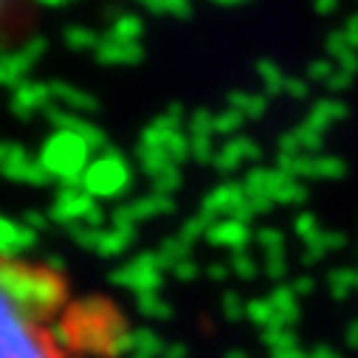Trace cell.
Listing matches in <instances>:
<instances>
[{
  "label": "cell",
  "mask_w": 358,
  "mask_h": 358,
  "mask_svg": "<svg viewBox=\"0 0 358 358\" xmlns=\"http://www.w3.org/2000/svg\"><path fill=\"white\" fill-rule=\"evenodd\" d=\"M62 302H65V282L59 274H51L43 265L6 259V265H3V305L45 324V319Z\"/></svg>",
  "instance_id": "1"
},
{
  "label": "cell",
  "mask_w": 358,
  "mask_h": 358,
  "mask_svg": "<svg viewBox=\"0 0 358 358\" xmlns=\"http://www.w3.org/2000/svg\"><path fill=\"white\" fill-rule=\"evenodd\" d=\"M68 322V338L65 347H79V350H91L99 355H116L127 344L122 336V324L113 322V310L102 302H85L76 305Z\"/></svg>",
  "instance_id": "2"
},
{
  "label": "cell",
  "mask_w": 358,
  "mask_h": 358,
  "mask_svg": "<svg viewBox=\"0 0 358 358\" xmlns=\"http://www.w3.org/2000/svg\"><path fill=\"white\" fill-rule=\"evenodd\" d=\"M3 358H65V347L43 322L3 305Z\"/></svg>",
  "instance_id": "3"
},
{
  "label": "cell",
  "mask_w": 358,
  "mask_h": 358,
  "mask_svg": "<svg viewBox=\"0 0 358 358\" xmlns=\"http://www.w3.org/2000/svg\"><path fill=\"white\" fill-rule=\"evenodd\" d=\"M85 155H87V141L71 130H62L45 150L43 166L48 175H59L65 181H76L79 172L85 169Z\"/></svg>",
  "instance_id": "4"
},
{
  "label": "cell",
  "mask_w": 358,
  "mask_h": 358,
  "mask_svg": "<svg viewBox=\"0 0 358 358\" xmlns=\"http://www.w3.org/2000/svg\"><path fill=\"white\" fill-rule=\"evenodd\" d=\"M127 184V166L122 158H102L85 169V189L91 195H113Z\"/></svg>",
  "instance_id": "5"
},
{
  "label": "cell",
  "mask_w": 358,
  "mask_h": 358,
  "mask_svg": "<svg viewBox=\"0 0 358 358\" xmlns=\"http://www.w3.org/2000/svg\"><path fill=\"white\" fill-rule=\"evenodd\" d=\"M119 285L136 291V294H152L161 282V274H158V259L155 257H141V259H133L130 265H124L122 271H116L113 277Z\"/></svg>",
  "instance_id": "6"
},
{
  "label": "cell",
  "mask_w": 358,
  "mask_h": 358,
  "mask_svg": "<svg viewBox=\"0 0 358 358\" xmlns=\"http://www.w3.org/2000/svg\"><path fill=\"white\" fill-rule=\"evenodd\" d=\"M245 237H248V229H245V223L237 220V217H229V220L212 226V231H209V240H212V243L229 245V248H240V245L245 243Z\"/></svg>",
  "instance_id": "7"
},
{
  "label": "cell",
  "mask_w": 358,
  "mask_h": 358,
  "mask_svg": "<svg viewBox=\"0 0 358 358\" xmlns=\"http://www.w3.org/2000/svg\"><path fill=\"white\" fill-rule=\"evenodd\" d=\"M31 243H34V231L29 226L15 223V220L3 223V251H6V259H15V254L26 251Z\"/></svg>",
  "instance_id": "8"
},
{
  "label": "cell",
  "mask_w": 358,
  "mask_h": 358,
  "mask_svg": "<svg viewBox=\"0 0 358 358\" xmlns=\"http://www.w3.org/2000/svg\"><path fill=\"white\" fill-rule=\"evenodd\" d=\"M96 54H99L102 62H133V59H138V48H136V43L116 40V37H110L108 43H102Z\"/></svg>",
  "instance_id": "9"
},
{
  "label": "cell",
  "mask_w": 358,
  "mask_h": 358,
  "mask_svg": "<svg viewBox=\"0 0 358 358\" xmlns=\"http://www.w3.org/2000/svg\"><path fill=\"white\" fill-rule=\"evenodd\" d=\"M245 158H257V147L254 144H248V141H243V138H237V141H229L220 152H217V164L220 166H237V164H243Z\"/></svg>",
  "instance_id": "10"
},
{
  "label": "cell",
  "mask_w": 358,
  "mask_h": 358,
  "mask_svg": "<svg viewBox=\"0 0 358 358\" xmlns=\"http://www.w3.org/2000/svg\"><path fill=\"white\" fill-rule=\"evenodd\" d=\"M45 99H48V87H43V85H26V87H20L17 96H15V110L20 116H29Z\"/></svg>",
  "instance_id": "11"
},
{
  "label": "cell",
  "mask_w": 358,
  "mask_h": 358,
  "mask_svg": "<svg viewBox=\"0 0 358 358\" xmlns=\"http://www.w3.org/2000/svg\"><path fill=\"white\" fill-rule=\"evenodd\" d=\"M338 116H344V108H341L338 102H319V105L313 108V113H310V122H308V124H313L316 130H322L324 124L336 122Z\"/></svg>",
  "instance_id": "12"
},
{
  "label": "cell",
  "mask_w": 358,
  "mask_h": 358,
  "mask_svg": "<svg viewBox=\"0 0 358 358\" xmlns=\"http://www.w3.org/2000/svg\"><path fill=\"white\" fill-rule=\"evenodd\" d=\"M352 285H358V274H352V271H336V274H330V288H333L336 296H347V291Z\"/></svg>",
  "instance_id": "13"
},
{
  "label": "cell",
  "mask_w": 358,
  "mask_h": 358,
  "mask_svg": "<svg viewBox=\"0 0 358 358\" xmlns=\"http://www.w3.org/2000/svg\"><path fill=\"white\" fill-rule=\"evenodd\" d=\"M136 34H138V20H136V17H130V15H124V17H119V20H116V26H113V34H110V37L133 43V37H136Z\"/></svg>",
  "instance_id": "14"
},
{
  "label": "cell",
  "mask_w": 358,
  "mask_h": 358,
  "mask_svg": "<svg viewBox=\"0 0 358 358\" xmlns=\"http://www.w3.org/2000/svg\"><path fill=\"white\" fill-rule=\"evenodd\" d=\"M130 347H136V352H147V350H158L161 338L152 336L150 330H138L136 336H130Z\"/></svg>",
  "instance_id": "15"
},
{
  "label": "cell",
  "mask_w": 358,
  "mask_h": 358,
  "mask_svg": "<svg viewBox=\"0 0 358 358\" xmlns=\"http://www.w3.org/2000/svg\"><path fill=\"white\" fill-rule=\"evenodd\" d=\"M141 310H144L147 316H152V319H158V316H169V308H166L161 299H155L152 294H144V296H141Z\"/></svg>",
  "instance_id": "16"
},
{
  "label": "cell",
  "mask_w": 358,
  "mask_h": 358,
  "mask_svg": "<svg viewBox=\"0 0 358 358\" xmlns=\"http://www.w3.org/2000/svg\"><path fill=\"white\" fill-rule=\"evenodd\" d=\"M259 71H262V79H265L268 85H274V91H280V87H282V76H280L277 65H268V62H259Z\"/></svg>",
  "instance_id": "17"
},
{
  "label": "cell",
  "mask_w": 358,
  "mask_h": 358,
  "mask_svg": "<svg viewBox=\"0 0 358 358\" xmlns=\"http://www.w3.org/2000/svg\"><path fill=\"white\" fill-rule=\"evenodd\" d=\"M71 45H82V48H87V45H94V37H91V31H82V29H76V31H71L68 37H65Z\"/></svg>",
  "instance_id": "18"
},
{
  "label": "cell",
  "mask_w": 358,
  "mask_h": 358,
  "mask_svg": "<svg viewBox=\"0 0 358 358\" xmlns=\"http://www.w3.org/2000/svg\"><path fill=\"white\" fill-rule=\"evenodd\" d=\"M234 268H237V274H240V277L251 280V274H254V262H251V259H245V254H237Z\"/></svg>",
  "instance_id": "19"
},
{
  "label": "cell",
  "mask_w": 358,
  "mask_h": 358,
  "mask_svg": "<svg viewBox=\"0 0 358 358\" xmlns=\"http://www.w3.org/2000/svg\"><path fill=\"white\" fill-rule=\"evenodd\" d=\"M189 6V0H161V9H172V12H181Z\"/></svg>",
  "instance_id": "20"
},
{
  "label": "cell",
  "mask_w": 358,
  "mask_h": 358,
  "mask_svg": "<svg viewBox=\"0 0 358 358\" xmlns=\"http://www.w3.org/2000/svg\"><path fill=\"white\" fill-rule=\"evenodd\" d=\"M237 299H240V296H234V294H231V296H229V299L223 302V310H226L229 316H234V319L240 316V313H237Z\"/></svg>",
  "instance_id": "21"
},
{
  "label": "cell",
  "mask_w": 358,
  "mask_h": 358,
  "mask_svg": "<svg viewBox=\"0 0 358 358\" xmlns=\"http://www.w3.org/2000/svg\"><path fill=\"white\" fill-rule=\"evenodd\" d=\"M313 3H316V9H319L322 15H327V12H333V9H336L338 0H313Z\"/></svg>",
  "instance_id": "22"
},
{
  "label": "cell",
  "mask_w": 358,
  "mask_h": 358,
  "mask_svg": "<svg viewBox=\"0 0 358 358\" xmlns=\"http://www.w3.org/2000/svg\"><path fill=\"white\" fill-rule=\"evenodd\" d=\"M347 338H350V344H352V347H358V322H355V324L350 327V333H347Z\"/></svg>",
  "instance_id": "23"
},
{
  "label": "cell",
  "mask_w": 358,
  "mask_h": 358,
  "mask_svg": "<svg viewBox=\"0 0 358 358\" xmlns=\"http://www.w3.org/2000/svg\"><path fill=\"white\" fill-rule=\"evenodd\" d=\"M215 3H226V6H234V3H240V0H215Z\"/></svg>",
  "instance_id": "24"
}]
</instances>
